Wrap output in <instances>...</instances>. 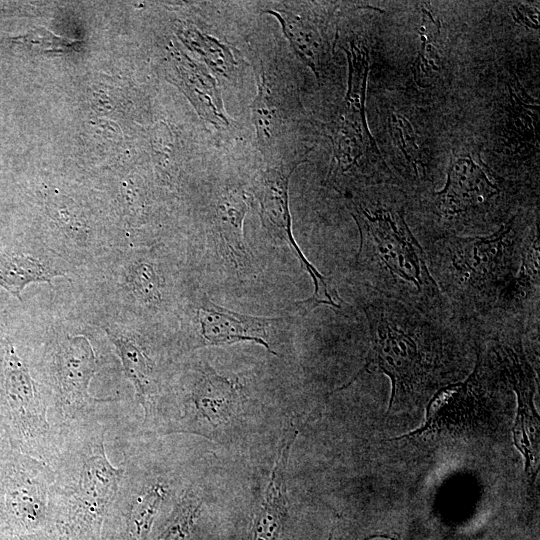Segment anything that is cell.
<instances>
[{
  "mask_svg": "<svg viewBox=\"0 0 540 540\" xmlns=\"http://www.w3.org/2000/svg\"><path fill=\"white\" fill-rule=\"evenodd\" d=\"M516 218L486 235H448L425 245L451 319L469 332L492 322L519 270L530 231L517 230Z\"/></svg>",
  "mask_w": 540,
  "mask_h": 540,
  "instance_id": "obj_1",
  "label": "cell"
},
{
  "mask_svg": "<svg viewBox=\"0 0 540 540\" xmlns=\"http://www.w3.org/2000/svg\"><path fill=\"white\" fill-rule=\"evenodd\" d=\"M374 293L363 306L371 342L366 362L337 391L350 386L374 365L391 380L388 414L397 396L418 394L434 382L445 351L455 344L464 328L449 315L424 311Z\"/></svg>",
  "mask_w": 540,
  "mask_h": 540,
  "instance_id": "obj_2",
  "label": "cell"
},
{
  "mask_svg": "<svg viewBox=\"0 0 540 540\" xmlns=\"http://www.w3.org/2000/svg\"><path fill=\"white\" fill-rule=\"evenodd\" d=\"M103 421L58 431L49 465L51 540H100L104 520L124 473L105 449Z\"/></svg>",
  "mask_w": 540,
  "mask_h": 540,
  "instance_id": "obj_3",
  "label": "cell"
},
{
  "mask_svg": "<svg viewBox=\"0 0 540 540\" xmlns=\"http://www.w3.org/2000/svg\"><path fill=\"white\" fill-rule=\"evenodd\" d=\"M351 215L360 234L355 264L372 291L450 316L428 269L425 251L405 221L404 209L354 204Z\"/></svg>",
  "mask_w": 540,
  "mask_h": 540,
  "instance_id": "obj_4",
  "label": "cell"
},
{
  "mask_svg": "<svg viewBox=\"0 0 540 540\" xmlns=\"http://www.w3.org/2000/svg\"><path fill=\"white\" fill-rule=\"evenodd\" d=\"M1 373L0 418L13 448L49 463L57 440V432L50 421L49 400L8 340L1 360Z\"/></svg>",
  "mask_w": 540,
  "mask_h": 540,
  "instance_id": "obj_5",
  "label": "cell"
},
{
  "mask_svg": "<svg viewBox=\"0 0 540 540\" xmlns=\"http://www.w3.org/2000/svg\"><path fill=\"white\" fill-rule=\"evenodd\" d=\"M51 466L15 449L0 469V540H51Z\"/></svg>",
  "mask_w": 540,
  "mask_h": 540,
  "instance_id": "obj_6",
  "label": "cell"
},
{
  "mask_svg": "<svg viewBox=\"0 0 540 540\" xmlns=\"http://www.w3.org/2000/svg\"><path fill=\"white\" fill-rule=\"evenodd\" d=\"M308 152L282 158L267 166L254 179L250 194L258 202L259 214L264 228L272 236L290 247L313 281V294L307 299L297 302L298 305L309 310L319 305L341 308L343 301L337 291L331 287L328 277L321 274L305 257L293 234L289 207V183L297 167L307 161Z\"/></svg>",
  "mask_w": 540,
  "mask_h": 540,
  "instance_id": "obj_7",
  "label": "cell"
},
{
  "mask_svg": "<svg viewBox=\"0 0 540 540\" xmlns=\"http://www.w3.org/2000/svg\"><path fill=\"white\" fill-rule=\"evenodd\" d=\"M99 362L85 335L67 337L54 355L55 391L50 403V421L56 432L65 428L103 421L99 406L117 399H99L89 394V385Z\"/></svg>",
  "mask_w": 540,
  "mask_h": 540,
  "instance_id": "obj_8",
  "label": "cell"
},
{
  "mask_svg": "<svg viewBox=\"0 0 540 540\" xmlns=\"http://www.w3.org/2000/svg\"><path fill=\"white\" fill-rule=\"evenodd\" d=\"M197 319L204 345L220 346L249 341L277 355L269 345L268 332L280 318L242 314L205 297L197 309Z\"/></svg>",
  "mask_w": 540,
  "mask_h": 540,
  "instance_id": "obj_9",
  "label": "cell"
},
{
  "mask_svg": "<svg viewBox=\"0 0 540 540\" xmlns=\"http://www.w3.org/2000/svg\"><path fill=\"white\" fill-rule=\"evenodd\" d=\"M293 437L286 442L272 474L267 496L252 511L245 525L242 540H289V513L285 497L281 494L282 468Z\"/></svg>",
  "mask_w": 540,
  "mask_h": 540,
  "instance_id": "obj_10",
  "label": "cell"
},
{
  "mask_svg": "<svg viewBox=\"0 0 540 540\" xmlns=\"http://www.w3.org/2000/svg\"><path fill=\"white\" fill-rule=\"evenodd\" d=\"M178 82L199 115L216 128L227 127L229 119L216 80L202 64L182 53L173 57Z\"/></svg>",
  "mask_w": 540,
  "mask_h": 540,
  "instance_id": "obj_11",
  "label": "cell"
},
{
  "mask_svg": "<svg viewBox=\"0 0 540 540\" xmlns=\"http://www.w3.org/2000/svg\"><path fill=\"white\" fill-rule=\"evenodd\" d=\"M265 13L278 19L295 53L311 68L319 80L318 69L323 53V41L316 21L292 5L270 8L265 10Z\"/></svg>",
  "mask_w": 540,
  "mask_h": 540,
  "instance_id": "obj_12",
  "label": "cell"
},
{
  "mask_svg": "<svg viewBox=\"0 0 540 540\" xmlns=\"http://www.w3.org/2000/svg\"><path fill=\"white\" fill-rule=\"evenodd\" d=\"M251 201L250 193L231 190L222 195L215 206L216 226L237 265H244L248 259L243 224Z\"/></svg>",
  "mask_w": 540,
  "mask_h": 540,
  "instance_id": "obj_13",
  "label": "cell"
},
{
  "mask_svg": "<svg viewBox=\"0 0 540 540\" xmlns=\"http://www.w3.org/2000/svg\"><path fill=\"white\" fill-rule=\"evenodd\" d=\"M257 94L252 105V118L258 144L264 154L271 152L282 136L286 112L264 72L258 76Z\"/></svg>",
  "mask_w": 540,
  "mask_h": 540,
  "instance_id": "obj_14",
  "label": "cell"
},
{
  "mask_svg": "<svg viewBox=\"0 0 540 540\" xmlns=\"http://www.w3.org/2000/svg\"><path fill=\"white\" fill-rule=\"evenodd\" d=\"M107 334L117 348L125 375L135 387L137 399L144 410V423H147L152 410L153 363L139 342L109 330Z\"/></svg>",
  "mask_w": 540,
  "mask_h": 540,
  "instance_id": "obj_15",
  "label": "cell"
},
{
  "mask_svg": "<svg viewBox=\"0 0 540 540\" xmlns=\"http://www.w3.org/2000/svg\"><path fill=\"white\" fill-rule=\"evenodd\" d=\"M185 42L195 50L216 73L229 75L236 62L230 48L216 38L195 29L182 33Z\"/></svg>",
  "mask_w": 540,
  "mask_h": 540,
  "instance_id": "obj_16",
  "label": "cell"
},
{
  "mask_svg": "<svg viewBox=\"0 0 540 540\" xmlns=\"http://www.w3.org/2000/svg\"><path fill=\"white\" fill-rule=\"evenodd\" d=\"M50 274L37 262L28 258L12 259L1 274V284L17 294L31 281H46L50 283Z\"/></svg>",
  "mask_w": 540,
  "mask_h": 540,
  "instance_id": "obj_17",
  "label": "cell"
},
{
  "mask_svg": "<svg viewBox=\"0 0 540 540\" xmlns=\"http://www.w3.org/2000/svg\"><path fill=\"white\" fill-rule=\"evenodd\" d=\"M132 283L139 297L147 302H154L159 298L158 279L152 267L141 265L133 274Z\"/></svg>",
  "mask_w": 540,
  "mask_h": 540,
  "instance_id": "obj_18",
  "label": "cell"
},
{
  "mask_svg": "<svg viewBox=\"0 0 540 540\" xmlns=\"http://www.w3.org/2000/svg\"><path fill=\"white\" fill-rule=\"evenodd\" d=\"M13 449L7 430L0 418V469Z\"/></svg>",
  "mask_w": 540,
  "mask_h": 540,
  "instance_id": "obj_19",
  "label": "cell"
}]
</instances>
